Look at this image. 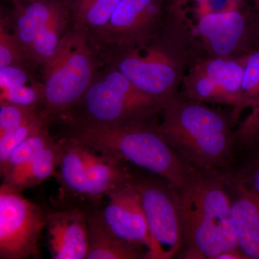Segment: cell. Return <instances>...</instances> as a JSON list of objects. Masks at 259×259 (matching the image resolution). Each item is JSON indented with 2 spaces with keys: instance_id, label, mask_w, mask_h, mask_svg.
I'll return each instance as SVG.
<instances>
[{
  "instance_id": "cell-9",
  "label": "cell",
  "mask_w": 259,
  "mask_h": 259,
  "mask_svg": "<svg viewBox=\"0 0 259 259\" xmlns=\"http://www.w3.org/2000/svg\"><path fill=\"white\" fill-rule=\"evenodd\" d=\"M178 1L120 0L96 41L110 47L146 44L166 30Z\"/></svg>"
},
{
  "instance_id": "cell-19",
  "label": "cell",
  "mask_w": 259,
  "mask_h": 259,
  "mask_svg": "<svg viewBox=\"0 0 259 259\" xmlns=\"http://www.w3.org/2000/svg\"><path fill=\"white\" fill-rule=\"evenodd\" d=\"M71 23L69 9L64 0H60L54 13L37 33L29 52L32 66H42L59 49Z\"/></svg>"
},
{
  "instance_id": "cell-17",
  "label": "cell",
  "mask_w": 259,
  "mask_h": 259,
  "mask_svg": "<svg viewBox=\"0 0 259 259\" xmlns=\"http://www.w3.org/2000/svg\"><path fill=\"white\" fill-rule=\"evenodd\" d=\"M228 185L236 190L231 219L240 250L248 259H259V197L239 186Z\"/></svg>"
},
{
  "instance_id": "cell-15",
  "label": "cell",
  "mask_w": 259,
  "mask_h": 259,
  "mask_svg": "<svg viewBox=\"0 0 259 259\" xmlns=\"http://www.w3.org/2000/svg\"><path fill=\"white\" fill-rule=\"evenodd\" d=\"M87 168V200L93 207H97L102 197H107L112 191L134 178L124 166V161L110 154H95V151L89 148Z\"/></svg>"
},
{
  "instance_id": "cell-25",
  "label": "cell",
  "mask_w": 259,
  "mask_h": 259,
  "mask_svg": "<svg viewBox=\"0 0 259 259\" xmlns=\"http://www.w3.org/2000/svg\"><path fill=\"white\" fill-rule=\"evenodd\" d=\"M45 125H49V123L42 117L40 110L20 127L0 136V169L4 167L10 155L19 145L30 135Z\"/></svg>"
},
{
  "instance_id": "cell-6",
  "label": "cell",
  "mask_w": 259,
  "mask_h": 259,
  "mask_svg": "<svg viewBox=\"0 0 259 259\" xmlns=\"http://www.w3.org/2000/svg\"><path fill=\"white\" fill-rule=\"evenodd\" d=\"M90 40L88 34L71 27L42 66L45 101L41 113L49 124L66 117L93 82L96 73Z\"/></svg>"
},
{
  "instance_id": "cell-21",
  "label": "cell",
  "mask_w": 259,
  "mask_h": 259,
  "mask_svg": "<svg viewBox=\"0 0 259 259\" xmlns=\"http://www.w3.org/2000/svg\"><path fill=\"white\" fill-rule=\"evenodd\" d=\"M61 154L60 141L55 139L26 166L5 176L3 182L20 191L39 185L55 175Z\"/></svg>"
},
{
  "instance_id": "cell-27",
  "label": "cell",
  "mask_w": 259,
  "mask_h": 259,
  "mask_svg": "<svg viewBox=\"0 0 259 259\" xmlns=\"http://www.w3.org/2000/svg\"><path fill=\"white\" fill-rule=\"evenodd\" d=\"M0 103L13 104L20 106L42 109L45 101L44 83L33 79L23 86L1 92Z\"/></svg>"
},
{
  "instance_id": "cell-5",
  "label": "cell",
  "mask_w": 259,
  "mask_h": 259,
  "mask_svg": "<svg viewBox=\"0 0 259 259\" xmlns=\"http://www.w3.org/2000/svg\"><path fill=\"white\" fill-rule=\"evenodd\" d=\"M171 27L188 51L191 64L209 58L244 56L259 48L258 20L250 8L194 20L175 15Z\"/></svg>"
},
{
  "instance_id": "cell-4",
  "label": "cell",
  "mask_w": 259,
  "mask_h": 259,
  "mask_svg": "<svg viewBox=\"0 0 259 259\" xmlns=\"http://www.w3.org/2000/svg\"><path fill=\"white\" fill-rule=\"evenodd\" d=\"M110 48L107 65L146 95L165 104L180 93L191 58L169 25L146 44Z\"/></svg>"
},
{
  "instance_id": "cell-3",
  "label": "cell",
  "mask_w": 259,
  "mask_h": 259,
  "mask_svg": "<svg viewBox=\"0 0 259 259\" xmlns=\"http://www.w3.org/2000/svg\"><path fill=\"white\" fill-rule=\"evenodd\" d=\"M154 120L69 121L61 138L131 162L163 177L171 188H180L187 182L192 165L167 144L155 127Z\"/></svg>"
},
{
  "instance_id": "cell-24",
  "label": "cell",
  "mask_w": 259,
  "mask_h": 259,
  "mask_svg": "<svg viewBox=\"0 0 259 259\" xmlns=\"http://www.w3.org/2000/svg\"><path fill=\"white\" fill-rule=\"evenodd\" d=\"M31 65L12 28L9 17L3 12L0 19V69L10 66Z\"/></svg>"
},
{
  "instance_id": "cell-18",
  "label": "cell",
  "mask_w": 259,
  "mask_h": 259,
  "mask_svg": "<svg viewBox=\"0 0 259 259\" xmlns=\"http://www.w3.org/2000/svg\"><path fill=\"white\" fill-rule=\"evenodd\" d=\"M59 1L23 0L13 5L10 23L28 59L30 48L37 33L51 18Z\"/></svg>"
},
{
  "instance_id": "cell-23",
  "label": "cell",
  "mask_w": 259,
  "mask_h": 259,
  "mask_svg": "<svg viewBox=\"0 0 259 259\" xmlns=\"http://www.w3.org/2000/svg\"><path fill=\"white\" fill-rule=\"evenodd\" d=\"M49 126L40 127L15 148L4 167L0 169V174L3 178L12 172L18 171L26 166L51 141L55 139L51 136Z\"/></svg>"
},
{
  "instance_id": "cell-14",
  "label": "cell",
  "mask_w": 259,
  "mask_h": 259,
  "mask_svg": "<svg viewBox=\"0 0 259 259\" xmlns=\"http://www.w3.org/2000/svg\"><path fill=\"white\" fill-rule=\"evenodd\" d=\"M61 154L59 168L61 207H79L87 200V148L74 141L60 138Z\"/></svg>"
},
{
  "instance_id": "cell-30",
  "label": "cell",
  "mask_w": 259,
  "mask_h": 259,
  "mask_svg": "<svg viewBox=\"0 0 259 259\" xmlns=\"http://www.w3.org/2000/svg\"><path fill=\"white\" fill-rule=\"evenodd\" d=\"M247 2V0H179V8L194 3L195 8L182 13V14L193 11L196 16L194 18H197L208 13L249 8Z\"/></svg>"
},
{
  "instance_id": "cell-8",
  "label": "cell",
  "mask_w": 259,
  "mask_h": 259,
  "mask_svg": "<svg viewBox=\"0 0 259 259\" xmlns=\"http://www.w3.org/2000/svg\"><path fill=\"white\" fill-rule=\"evenodd\" d=\"M47 211L25 198L21 191L0 186V258L40 256L38 242L47 226Z\"/></svg>"
},
{
  "instance_id": "cell-7",
  "label": "cell",
  "mask_w": 259,
  "mask_h": 259,
  "mask_svg": "<svg viewBox=\"0 0 259 259\" xmlns=\"http://www.w3.org/2000/svg\"><path fill=\"white\" fill-rule=\"evenodd\" d=\"M163 105L141 92L120 71L107 66L95 74L86 93L64 118L101 123L153 120Z\"/></svg>"
},
{
  "instance_id": "cell-26",
  "label": "cell",
  "mask_w": 259,
  "mask_h": 259,
  "mask_svg": "<svg viewBox=\"0 0 259 259\" xmlns=\"http://www.w3.org/2000/svg\"><path fill=\"white\" fill-rule=\"evenodd\" d=\"M248 150L251 153L241 168L225 176L227 183L239 186L259 197V142Z\"/></svg>"
},
{
  "instance_id": "cell-33",
  "label": "cell",
  "mask_w": 259,
  "mask_h": 259,
  "mask_svg": "<svg viewBox=\"0 0 259 259\" xmlns=\"http://www.w3.org/2000/svg\"><path fill=\"white\" fill-rule=\"evenodd\" d=\"M10 1L13 3V5H14L16 4V3H20V2L23 1V0H10Z\"/></svg>"
},
{
  "instance_id": "cell-20",
  "label": "cell",
  "mask_w": 259,
  "mask_h": 259,
  "mask_svg": "<svg viewBox=\"0 0 259 259\" xmlns=\"http://www.w3.org/2000/svg\"><path fill=\"white\" fill-rule=\"evenodd\" d=\"M73 28L96 39L110 22L120 0H64Z\"/></svg>"
},
{
  "instance_id": "cell-11",
  "label": "cell",
  "mask_w": 259,
  "mask_h": 259,
  "mask_svg": "<svg viewBox=\"0 0 259 259\" xmlns=\"http://www.w3.org/2000/svg\"><path fill=\"white\" fill-rule=\"evenodd\" d=\"M155 248V259H170L182 247L180 218L169 187L146 179L134 178ZM168 185V184H167Z\"/></svg>"
},
{
  "instance_id": "cell-13",
  "label": "cell",
  "mask_w": 259,
  "mask_h": 259,
  "mask_svg": "<svg viewBox=\"0 0 259 259\" xmlns=\"http://www.w3.org/2000/svg\"><path fill=\"white\" fill-rule=\"evenodd\" d=\"M88 208L61 207L47 211L48 242L53 259H86Z\"/></svg>"
},
{
  "instance_id": "cell-1",
  "label": "cell",
  "mask_w": 259,
  "mask_h": 259,
  "mask_svg": "<svg viewBox=\"0 0 259 259\" xmlns=\"http://www.w3.org/2000/svg\"><path fill=\"white\" fill-rule=\"evenodd\" d=\"M227 186L223 174L192 166L185 185L168 187L180 218L182 258L214 259L240 250Z\"/></svg>"
},
{
  "instance_id": "cell-28",
  "label": "cell",
  "mask_w": 259,
  "mask_h": 259,
  "mask_svg": "<svg viewBox=\"0 0 259 259\" xmlns=\"http://www.w3.org/2000/svg\"><path fill=\"white\" fill-rule=\"evenodd\" d=\"M41 110L2 102L0 103V136L20 127Z\"/></svg>"
},
{
  "instance_id": "cell-12",
  "label": "cell",
  "mask_w": 259,
  "mask_h": 259,
  "mask_svg": "<svg viewBox=\"0 0 259 259\" xmlns=\"http://www.w3.org/2000/svg\"><path fill=\"white\" fill-rule=\"evenodd\" d=\"M132 181L120 186L107 195L108 203L101 210L102 217L116 236L142 249L146 248L147 258L155 259L152 238L139 194Z\"/></svg>"
},
{
  "instance_id": "cell-2",
  "label": "cell",
  "mask_w": 259,
  "mask_h": 259,
  "mask_svg": "<svg viewBox=\"0 0 259 259\" xmlns=\"http://www.w3.org/2000/svg\"><path fill=\"white\" fill-rule=\"evenodd\" d=\"M160 115L155 127L181 158L202 169L228 173L235 148L231 114L179 93L165 102Z\"/></svg>"
},
{
  "instance_id": "cell-29",
  "label": "cell",
  "mask_w": 259,
  "mask_h": 259,
  "mask_svg": "<svg viewBox=\"0 0 259 259\" xmlns=\"http://www.w3.org/2000/svg\"><path fill=\"white\" fill-rule=\"evenodd\" d=\"M235 147L248 150L259 142V103L234 129Z\"/></svg>"
},
{
  "instance_id": "cell-31",
  "label": "cell",
  "mask_w": 259,
  "mask_h": 259,
  "mask_svg": "<svg viewBox=\"0 0 259 259\" xmlns=\"http://www.w3.org/2000/svg\"><path fill=\"white\" fill-rule=\"evenodd\" d=\"M214 259H248L241 250H231L220 253Z\"/></svg>"
},
{
  "instance_id": "cell-10",
  "label": "cell",
  "mask_w": 259,
  "mask_h": 259,
  "mask_svg": "<svg viewBox=\"0 0 259 259\" xmlns=\"http://www.w3.org/2000/svg\"><path fill=\"white\" fill-rule=\"evenodd\" d=\"M246 55L209 58L192 63L182 80L180 93L204 103L234 107L241 88Z\"/></svg>"
},
{
  "instance_id": "cell-16",
  "label": "cell",
  "mask_w": 259,
  "mask_h": 259,
  "mask_svg": "<svg viewBox=\"0 0 259 259\" xmlns=\"http://www.w3.org/2000/svg\"><path fill=\"white\" fill-rule=\"evenodd\" d=\"M87 221L89 247L86 259L147 258L144 249L116 236L97 207H89Z\"/></svg>"
},
{
  "instance_id": "cell-32",
  "label": "cell",
  "mask_w": 259,
  "mask_h": 259,
  "mask_svg": "<svg viewBox=\"0 0 259 259\" xmlns=\"http://www.w3.org/2000/svg\"><path fill=\"white\" fill-rule=\"evenodd\" d=\"M251 1L253 3L255 16L258 19L259 23V0H251Z\"/></svg>"
},
{
  "instance_id": "cell-22",
  "label": "cell",
  "mask_w": 259,
  "mask_h": 259,
  "mask_svg": "<svg viewBox=\"0 0 259 259\" xmlns=\"http://www.w3.org/2000/svg\"><path fill=\"white\" fill-rule=\"evenodd\" d=\"M259 103V48L247 54L241 88L236 104L231 112L233 127L239 122L240 116L245 109L256 106Z\"/></svg>"
}]
</instances>
